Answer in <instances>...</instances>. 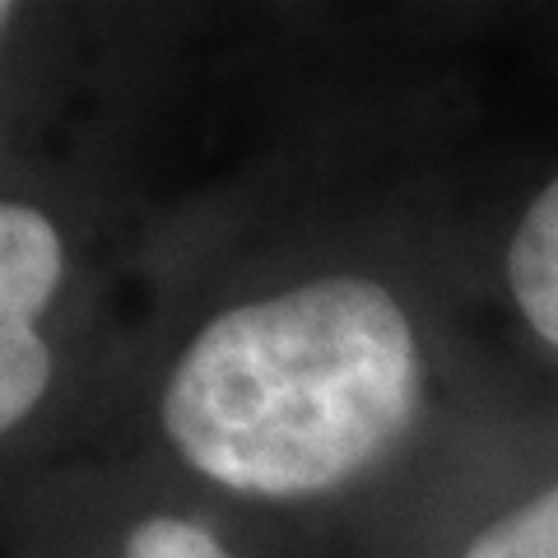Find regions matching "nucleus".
Segmentation results:
<instances>
[{
	"label": "nucleus",
	"mask_w": 558,
	"mask_h": 558,
	"mask_svg": "<svg viewBox=\"0 0 558 558\" xmlns=\"http://www.w3.org/2000/svg\"><path fill=\"white\" fill-rule=\"evenodd\" d=\"M428 405V349L373 275H317L219 312L163 391L168 442L233 494L312 502L387 465Z\"/></svg>",
	"instance_id": "nucleus-1"
},
{
	"label": "nucleus",
	"mask_w": 558,
	"mask_h": 558,
	"mask_svg": "<svg viewBox=\"0 0 558 558\" xmlns=\"http://www.w3.org/2000/svg\"><path fill=\"white\" fill-rule=\"evenodd\" d=\"M61 233L43 209L0 201V433L38 405L51 381V349L38 312L61 284Z\"/></svg>",
	"instance_id": "nucleus-2"
},
{
	"label": "nucleus",
	"mask_w": 558,
	"mask_h": 558,
	"mask_svg": "<svg viewBox=\"0 0 558 558\" xmlns=\"http://www.w3.org/2000/svg\"><path fill=\"white\" fill-rule=\"evenodd\" d=\"M502 293L526 340L558 363V168L517 209L502 238Z\"/></svg>",
	"instance_id": "nucleus-3"
},
{
	"label": "nucleus",
	"mask_w": 558,
	"mask_h": 558,
	"mask_svg": "<svg viewBox=\"0 0 558 558\" xmlns=\"http://www.w3.org/2000/svg\"><path fill=\"white\" fill-rule=\"evenodd\" d=\"M461 558H558V457L465 535Z\"/></svg>",
	"instance_id": "nucleus-4"
},
{
	"label": "nucleus",
	"mask_w": 558,
	"mask_h": 558,
	"mask_svg": "<svg viewBox=\"0 0 558 558\" xmlns=\"http://www.w3.org/2000/svg\"><path fill=\"white\" fill-rule=\"evenodd\" d=\"M121 554L126 558H233L201 521L168 517V512L140 521V526L126 535V549Z\"/></svg>",
	"instance_id": "nucleus-5"
},
{
	"label": "nucleus",
	"mask_w": 558,
	"mask_h": 558,
	"mask_svg": "<svg viewBox=\"0 0 558 558\" xmlns=\"http://www.w3.org/2000/svg\"><path fill=\"white\" fill-rule=\"evenodd\" d=\"M10 20H14V5H0V33H5Z\"/></svg>",
	"instance_id": "nucleus-6"
}]
</instances>
